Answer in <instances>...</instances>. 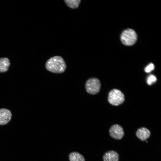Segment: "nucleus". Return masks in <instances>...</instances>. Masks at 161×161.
Instances as JSON below:
<instances>
[{
	"instance_id": "39448f33",
	"label": "nucleus",
	"mask_w": 161,
	"mask_h": 161,
	"mask_svg": "<svg viewBox=\"0 0 161 161\" xmlns=\"http://www.w3.org/2000/svg\"><path fill=\"white\" fill-rule=\"evenodd\" d=\"M109 132L110 136L114 139L117 140L121 139L124 134L122 127L117 124L112 126L109 129Z\"/></svg>"
},
{
	"instance_id": "423d86ee",
	"label": "nucleus",
	"mask_w": 161,
	"mask_h": 161,
	"mask_svg": "<svg viewBox=\"0 0 161 161\" xmlns=\"http://www.w3.org/2000/svg\"><path fill=\"white\" fill-rule=\"evenodd\" d=\"M12 116V113L10 110L5 108L0 109V125L7 124L10 120Z\"/></svg>"
},
{
	"instance_id": "ddd939ff",
	"label": "nucleus",
	"mask_w": 161,
	"mask_h": 161,
	"mask_svg": "<svg viewBox=\"0 0 161 161\" xmlns=\"http://www.w3.org/2000/svg\"><path fill=\"white\" fill-rule=\"evenodd\" d=\"M154 69V65L151 63L148 65L145 68V71L147 73H149L152 71Z\"/></svg>"
},
{
	"instance_id": "7ed1b4c3",
	"label": "nucleus",
	"mask_w": 161,
	"mask_h": 161,
	"mask_svg": "<svg viewBox=\"0 0 161 161\" xmlns=\"http://www.w3.org/2000/svg\"><path fill=\"white\" fill-rule=\"evenodd\" d=\"M125 100L123 93L120 90L114 89L109 92L108 100L109 103L114 106H118L122 103Z\"/></svg>"
},
{
	"instance_id": "f257e3e1",
	"label": "nucleus",
	"mask_w": 161,
	"mask_h": 161,
	"mask_svg": "<svg viewBox=\"0 0 161 161\" xmlns=\"http://www.w3.org/2000/svg\"><path fill=\"white\" fill-rule=\"evenodd\" d=\"M66 64L63 58L59 56L51 57L46 62L45 67L47 70L52 73H61L65 70Z\"/></svg>"
},
{
	"instance_id": "1a4fd4ad",
	"label": "nucleus",
	"mask_w": 161,
	"mask_h": 161,
	"mask_svg": "<svg viewBox=\"0 0 161 161\" xmlns=\"http://www.w3.org/2000/svg\"><path fill=\"white\" fill-rule=\"evenodd\" d=\"M10 63L9 60L6 58L0 59V72H4L8 69Z\"/></svg>"
},
{
	"instance_id": "f8f14e48",
	"label": "nucleus",
	"mask_w": 161,
	"mask_h": 161,
	"mask_svg": "<svg viewBox=\"0 0 161 161\" xmlns=\"http://www.w3.org/2000/svg\"><path fill=\"white\" fill-rule=\"evenodd\" d=\"M157 78L153 75H150L147 78V82L148 84L149 85H152L156 82Z\"/></svg>"
},
{
	"instance_id": "0eeeda50",
	"label": "nucleus",
	"mask_w": 161,
	"mask_h": 161,
	"mask_svg": "<svg viewBox=\"0 0 161 161\" xmlns=\"http://www.w3.org/2000/svg\"><path fill=\"white\" fill-rule=\"evenodd\" d=\"M136 134L141 140L144 141L150 137L151 132L148 129L143 127L138 129L136 132Z\"/></svg>"
},
{
	"instance_id": "9d476101",
	"label": "nucleus",
	"mask_w": 161,
	"mask_h": 161,
	"mask_svg": "<svg viewBox=\"0 0 161 161\" xmlns=\"http://www.w3.org/2000/svg\"><path fill=\"white\" fill-rule=\"evenodd\" d=\"M70 161H85L83 157L79 153L74 152L71 153L69 156Z\"/></svg>"
},
{
	"instance_id": "f03ea898",
	"label": "nucleus",
	"mask_w": 161,
	"mask_h": 161,
	"mask_svg": "<svg viewBox=\"0 0 161 161\" xmlns=\"http://www.w3.org/2000/svg\"><path fill=\"white\" fill-rule=\"evenodd\" d=\"M121 40L123 44L127 46L133 45L137 39V35L135 31L131 29L124 30L120 36Z\"/></svg>"
},
{
	"instance_id": "6e6552de",
	"label": "nucleus",
	"mask_w": 161,
	"mask_h": 161,
	"mask_svg": "<svg viewBox=\"0 0 161 161\" xmlns=\"http://www.w3.org/2000/svg\"><path fill=\"white\" fill-rule=\"evenodd\" d=\"M119 155L114 151H110L105 153L103 156V161H118Z\"/></svg>"
},
{
	"instance_id": "9b49d317",
	"label": "nucleus",
	"mask_w": 161,
	"mask_h": 161,
	"mask_svg": "<svg viewBox=\"0 0 161 161\" xmlns=\"http://www.w3.org/2000/svg\"><path fill=\"white\" fill-rule=\"evenodd\" d=\"M66 4L69 7L72 9L78 8L81 1L80 0H65Z\"/></svg>"
},
{
	"instance_id": "20e7f679",
	"label": "nucleus",
	"mask_w": 161,
	"mask_h": 161,
	"mask_svg": "<svg viewBox=\"0 0 161 161\" xmlns=\"http://www.w3.org/2000/svg\"><path fill=\"white\" fill-rule=\"evenodd\" d=\"M101 86L100 81L95 78L89 79L85 84L86 91L91 95H95L100 90Z\"/></svg>"
}]
</instances>
